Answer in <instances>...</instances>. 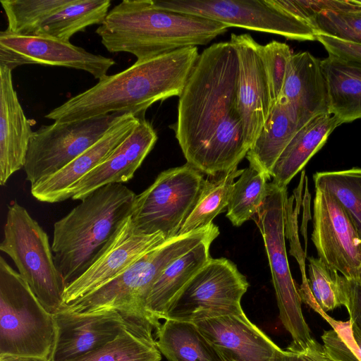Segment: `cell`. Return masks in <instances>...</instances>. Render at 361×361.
<instances>
[{
    "mask_svg": "<svg viewBox=\"0 0 361 361\" xmlns=\"http://www.w3.org/2000/svg\"><path fill=\"white\" fill-rule=\"evenodd\" d=\"M311 24L317 33L361 44V5L354 0L319 12Z\"/></svg>",
    "mask_w": 361,
    "mask_h": 361,
    "instance_id": "836d02e7",
    "label": "cell"
},
{
    "mask_svg": "<svg viewBox=\"0 0 361 361\" xmlns=\"http://www.w3.org/2000/svg\"><path fill=\"white\" fill-rule=\"evenodd\" d=\"M135 196L123 183L109 184L54 223V259L67 285L89 267L131 215Z\"/></svg>",
    "mask_w": 361,
    "mask_h": 361,
    "instance_id": "5b68a950",
    "label": "cell"
},
{
    "mask_svg": "<svg viewBox=\"0 0 361 361\" xmlns=\"http://www.w3.org/2000/svg\"><path fill=\"white\" fill-rule=\"evenodd\" d=\"M124 114L42 126L28 145L23 167L26 180L32 185L60 171L101 139Z\"/></svg>",
    "mask_w": 361,
    "mask_h": 361,
    "instance_id": "7c38bea8",
    "label": "cell"
},
{
    "mask_svg": "<svg viewBox=\"0 0 361 361\" xmlns=\"http://www.w3.org/2000/svg\"><path fill=\"white\" fill-rule=\"evenodd\" d=\"M315 187L332 193L345 208L361 237V168L317 172Z\"/></svg>",
    "mask_w": 361,
    "mask_h": 361,
    "instance_id": "4dcf8cb0",
    "label": "cell"
},
{
    "mask_svg": "<svg viewBox=\"0 0 361 361\" xmlns=\"http://www.w3.org/2000/svg\"><path fill=\"white\" fill-rule=\"evenodd\" d=\"M307 286L316 302L312 308L318 312L331 311L342 305L339 273L329 267L319 257H308Z\"/></svg>",
    "mask_w": 361,
    "mask_h": 361,
    "instance_id": "e575fe53",
    "label": "cell"
},
{
    "mask_svg": "<svg viewBox=\"0 0 361 361\" xmlns=\"http://www.w3.org/2000/svg\"><path fill=\"white\" fill-rule=\"evenodd\" d=\"M310 361H334L325 352L323 345L313 339L310 344Z\"/></svg>",
    "mask_w": 361,
    "mask_h": 361,
    "instance_id": "60d3db41",
    "label": "cell"
},
{
    "mask_svg": "<svg viewBox=\"0 0 361 361\" xmlns=\"http://www.w3.org/2000/svg\"><path fill=\"white\" fill-rule=\"evenodd\" d=\"M300 128L288 104L279 98L246 154L250 166L271 178L276 161Z\"/></svg>",
    "mask_w": 361,
    "mask_h": 361,
    "instance_id": "d4e9b609",
    "label": "cell"
},
{
    "mask_svg": "<svg viewBox=\"0 0 361 361\" xmlns=\"http://www.w3.org/2000/svg\"><path fill=\"white\" fill-rule=\"evenodd\" d=\"M25 64L63 66L82 70L98 80L116 64L113 59L90 53L70 42L39 35L0 32V65L10 69Z\"/></svg>",
    "mask_w": 361,
    "mask_h": 361,
    "instance_id": "5bb4252c",
    "label": "cell"
},
{
    "mask_svg": "<svg viewBox=\"0 0 361 361\" xmlns=\"http://www.w3.org/2000/svg\"><path fill=\"white\" fill-rule=\"evenodd\" d=\"M273 361H294V353L288 348H280L276 352Z\"/></svg>",
    "mask_w": 361,
    "mask_h": 361,
    "instance_id": "7bdbcfd3",
    "label": "cell"
},
{
    "mask_svg": "<svg viewBox=\"0 0 361 361\" xmlns=\"http://www.w3.org/2000/svg\"><path fill=\"white\" fill-rule=\"evenodd\" d=\"M71 0H1L6 14L7 31L17 35H33L51 16Z\"/></svg>",
    "mask_w": 361,
    "mask_h": 361,
    "instance_id": "1f68e13d",
    "label": "cell"
},
{
    "mask_svg": "<svg viewBox=\"0 0 361 361\" xmlns=\"http://www.w3.org/2000/svg\"><path fill=\"white\" fill-rule=\"evenodd\" d=\"M341 303L348 310L350 319L361 331V280L339 276Z\"/></svg>",
    "mask_w": 361,
    "mask_h": 361,
    "instance_id": "74e56055",
    "label": "cell"
},
{
    "mask_svg": "<svg viewBox=\"0 0 361 361\" xmlns=\"http://www.w3.org/2000/svg\"><path fill=\"white\" fill-rule=\"evenodd\" d=\"M0 250L11 258L48 312L54 314L65 307L67 284L54 262L48 235L16 201L8 205Z\"/></svg>",
    "mask_w": 361,
    "mask_h": 361,
    "instance_id": "8992f818",
    "label": "cell"
},
{
    "mask_svg": "<svg viewBox=\"0 0 361 361\" xmlns=\"http://www.w3.org/2000/svg\"><path fill=\"white\" fill-rule=\"evenodd\" d=\"M238 72L232 43H214L200 54L178 97L176 137L187 163L209 176L237 168L250 147L237 106Z\"/></svg>",
    "mask_w": 361,
    "mask_h": 361,
    "instance_id": "6da1fadb",
    "label": "cell"
},
{
    "mask_svg": "<svg viewBox=\"0 0 361 361\" xmlns=\"http://www.w3.org/2000/svg\"><path fill=\"white\" fill-rule=\"evenodd\" d=\"M156 344L126 330L114 341L68 361H160Z\"/></svg>",
    "mask_w": 361,
    "mask_h": 361,
    "instance_id": "d6a6232c",
    "label": "cell"
},
{
    "mask_svg": "<svg viewBox=\"0 0 361 361\" xmlns=\"http://www.w3.org/2000/svg\"><path fill=\"white\" fill-rule=\"evenodd\" d=\"M215 237L199 243L173 260L153 284L147 300V310L157 329L177 295L211 258L209 248Z\"/></svg>",
    "mask_w": 361,
    "mask_h": 361,
    "instance_id": "603a6c76",
    "label": "cell"
},
{
    "mask_svg": "<svg viewBox=\"0 0 361 361\" xmlns=\"http://www.w3.org/2000/svg\"><path fill=\"white\" fill-rule=\"evenodd\" d=\"M155 333L157 348L167 361H226L194 323L165 319Z\"/></svg>",
    "mask_w": 361,
    "mask_h": 361,
    "instance_id": "4316f807",
    "label": "cell"
},
{
    "mask_svg": "<svg viewBox=\"0 0 361 361\" xmlns=\"http://www.w3.org/2000/svg\"><path fill=\"white\" fill-rule=\"evenodd\" d=\"M200 54L188 47L136 61L53 109L45 117L67 123L114 113L145 115L154 103L181 94Z\"/></svg>",
    "mask_w": 361,
    "mask_h": 361,
    "instance_id": "7a4b0ae2",
    "label": "cell"
},
{
    "mask_svg": "<svg viewBox=\"0 0 361 361\" xmlns=\"http://www.w3.org/2000/svg\"><path fill=\"white\" fill-rule=\"evenodd\" d=\"M166 240L161 233L147 235L141 232L129 216L89 267L67 285L63 296L65 306L116 278Z\"/></svg>",
    "mask_w": 361,
    "mask_h": 361,
    "instance_id": "9a60e30c",
    "label": "cell"
},
{
    "mask_svg": "<svg viewBox=\"0 0 361 361\" xmlns=\"http://www.w3.org/2000/svg\"><path fill=\"white\" fill-rule=\"evenodd\" d=\"M287 189L274 182L268 183L267 195L253 219L267 254L279 310V319L292 337L289 345L304 350L313 338L304 318L300 291L292 277L285 243Z\"/></svg>",
    "mask_w": 361,
    "mask_h": 361,
    "instance_id": "ba28073f",
    "label": "cell"
},
{
    "mask_svg": "<svg viewBox=\"0 0 361 361\" xmlns=\"http://www.w3.org/2000/svg\"><path fill=\"white\" fill-rule=\"evenodd\" d=\"M229 28L201 16L162 10L152 0H123L96 30L106 49L137 61L188 47L207 45Z\"/></svg>",
    "mask_w": 361,
    "mask_h": 361,
    "instance_id": "3957f363",
    "label": "cell"
},
{
    "mask_svg": "<svg viewBox=\"0 0 361 361\" xmlns=\"http://www.w3.org/2000/svg\"><path fill=\"white\" fill-rule=\"evenodd\" d=\"M54 314L28 284L0 257V355L32 356L50 361L55 341Z\"/></svg>",
    "mask_w": 361,
    "mask_h": 361,
    "instance_id": "52a82bcc",
    "label": "cell"
},
{
    "mask_svg": "<svg viewBox=\"0 0 361 361\" xmlns=\"http://www.w3.org/2000/svg\"><path fill=\"white\" fill-rule=\"evenodd\" d=\"M12 70L0 65V184L24 167L33 133L14 90Z\"/></svg>",
    "mask_w": 361,
    "mask_h": 361,
    "instance_id": "7402d4cb",
    "label": "cell"
},
{
    "mask_svg": "<svg viewBox=\"0 0 361 361\" xmlns=\"http://www.w3.org/2000/svg\"><path fill=\"white\" fill-rule=\"evenodd\" d=\"M262 52L275 104L281 94L288 63L293 54L288 44L275 40L262 45Z\"/></svg>",
    "mask_w": 361,
    "mask_h": 361,
    "instance_id": "8d00e7d4",
    "label": "cell"
},
{
    "mask_svg": "<svg viewBox=\"0 0 361 361\" xmlns=\"http://www.w3.org/2000/svg\"><path fill=\"white\" fill-rule=\"evenodd\" d=\"M219 234L218 226L212 223L197 231L168 239L142 255L118 276L64 308L78 313L116 311L136 335L156 344L153 331L157 327L147 310V300L153 284L173 260Z\"/></svg>",
    "mask_w": 361,
    "mask_h": 361,
    "instance_id": "277c9868",
    "label": "cell"
},
{
    "mask_svg": "<svg viewBox=\"0 0 361 361\" xmlns=\"http://www.w3.org/2000/svg\"><path fill=\"white\" fill-rule=\"evenodd\" d=\"M243 171L235 168L206 178L199 199L178 235L211 224L213 219L227 207L234 179L239 177Z\"/></svg>",
    "mask_w": 361,
    "mask_h": 361,
    "instance_id": "f1b7e54d",
    "label": "cell"
},
{
    "mask_svg": "<svg viewBox=\"0 0 361 361\" xmlns=\"http://www.w3.org/2000/svg\"><path fill=\"white\" fill-rule=\"evenodd\" d=\"M352 330L354 339L361 350V331L352 323Z\"/></svg>",
    "mask_w": 361,
    "mask_h": 361,
    "instance_id": "ee69618b",
    "label": "cell"
},
{
    "mask_svg": "<svg viewBox=\"0 0 361 361\" xmlns=\"http://www.w3.org/2000/svg\"><path fill=\"white\" fill-rule=\"evenodd\" d=\"M230 42L236 49L238 59L237 106L250 147L268 119L274 103L262 56V45L247 34H232Z\"/></svg>",
    "mask_w": 361,
    "mask_h": 361,
    "instance_id": "2e32d148",
    "label": "cell"
},
{
    "mask_svg": "<svg viewBox=\"0 0 361 361\" xmlns=\"http://www.w3.org/2000/svg\"><path fill=\"white\" fill-rule=\"evenodd\" d=\"M340 125L338 120L332 114H324L315 116L302 126L274 166L270 173L272 182L287 187Z\"/></svg>",
    "mask_w": 361,
    "mask_h": 361,
    "instance_id": "cb8c5ba5",
    "label": "cell"
},
{
    "mask_svg": "<svg viewBox=\"0 0 361 361\" xmlns=\"http://www.w3.org/2000/svg\"><path fill=\"white\" fill-rule=\"evenodd\" d=\"M194 324L226 361H273L281 348L245 312Z\"/></svg>",
    "mask_w": 361,
    "mask_h": 361,
    "instance_id": "ffe728a7",
    "label": "cell"
},
{
    "mask_svg": "<svg viewBox=\"0 0 361 361\" xmlns=\"http://www.w3.org/2000/svg\"><path fill=\"white\" fill-rule=\"evenodd\" d=\"M329 113L341 124L361 118V66L329 56L321 60Z\"/></svg>",
    "mask_w": 361,
    "mask_h": 361,
    "instance_id": "484cf974",
    "label": "cell"
},
{
    "mask_svg": "<svg viewBox=\"0 0 361 361\" xmlns=\"http://www.w3.org/2000/svg\"><path fill=\"white\" fill-rule=\"evenodd\" d=\"M293 111L300 128L312 118L329 113V97L321 60L308 51L293 54L279 98Z\"/></svg>",
    "mask_w": 361,
    "mask_h": 361,
    "instance_id": "44dd1931",
    "label": "cell"
},
{
    "mask_svg": "<svg viewBox=\"0 0 361 361\" xmlns=\"http://www.w3.org/2000/svg\"><path fill=\"white\" fill-rule=\"evenodd\" d=\"M204 181L203 173L188 163L161 172L135 197L131 213L135 226L147 235L161 233L167 240L177 236Z\"/></svg>",
    "mask_w": 361,
    "mask_h": 361,
    "instance_id": "9c48e42d",
    "label": "cell"
},
{
    "mask_svg": "<svg viewBox=\"0 0 361 361\" xmlns=\"http://www.w3.org/2000/svg\"><path fill=\"white\" fill-rule=\"evenodd\" d=\"M159 9L198 16L230 27L316 40L315 28L278 6L274 0H152Z\"/></svg>",
    "mask_w": 361,
    "mask_h": 361,
    "instance_id": "30bf717a",
    "label": "cell"
},
{
    "mask_svg": "<svg viewBox=\"0 0 361 361\" xmlns=\"http://www.w3.org/2000/svg\"><path fill=\"white\" fill-rule=\"evenodd\" d=\"M248 286L231 260L210 258L175 298L165 319L195 323L240 314L244 312L241 299Z\"/></svg>",
    "mask_w": 361,
    "mask_h": 361,
    "instance_id": "8fae6325",
    "label": "cell"
},
{
    "mask_svg": "<svg viewBox=\"0 0 361 361\" xmlns=\"http://www.w3.org/2000/svg\"><path fill=\"white\" fill-rule=\"evenodd\" d=\"M0 361H49L42 358L32 356H21L8 354L0 355Z\"/></svg>",
    "mask_w": 361,
    "mask_h": 361,
    "instance_id": "b9f144b4",
    "label": "cell"
},
{
    "mask_svg": "<svg viewBox=\"0 0 361 361\" xmlns=\"http://www.w3.org/2000/svg\"><path fill=\"white\" fill-rule=\"evenodd\" d=\"M276 4L293 16L309 23L319 12L338 6L341 0L326 1H277Z\"/></svg>",
    "mask_w": 361,
    "mask_h": 361,
    "instance_id": "ab89813d",
    "label": "cell"
},
{
    "mask_svg": "<svg viewBox=\"0 0 361 361\" xmlns=\"http://www.w3.org/2000/svg\"><path fill=\"white\" fill-rule=\"evenodd\" d=\"M110 6L109 0H71L47 19L33 35L70 42L73 35L88 26L102 24Z\"/></svg>",
    "mask_w": 361,
    "mask_h": 361,
    "instance_id": "83f0119b",
    "label": "cell"
},
{
    "mask_svg": "<svg viewBox=\"0 0 361 361\" xmlns=\"http://www.w3.org/2000/svg\"><path fill=\"white\" fill-rule=\"evenodd\" d=\"M269 179L252 166L243 169L233 185L227 206L226 216L233 225L240 226L257 214L267 195Z\"/></svg>",
    "mask_w": 361,
    "mask_h": 361,
    "instance_id": "f546056e",
    "label": "cell"
},
{
    "mask_svg": "<svg viewBox=\"0 0 361 361\" xmlns=\"http://www.w3.org/2000/svg\"><path fill=\"white\" fill-rule=\"evenodd\" d=\"M141 116L131 113L124 114L101 139L68 165L32 185V195L38 201L47 203L68 199L71 188L111 154L133 131Z\"/></svg>",
    "mask_w": 361,
    "mask_h": 361,
    "instance_id": "ac0fdd59",
    "label": "cell"
},
{
    "mask_svg": "<svg viewBox=\"0 0 361 361\" xmlns=\"http://www.w3.org/2000/svg\"><path fill=\"white\" fill-rule=\"evenodd\" d=\"M157 140L155 130L142 116L133 131L111 154L71 188L69 198L81 200L101 187L128 181Z\"/></svg>",
    "mask_w": 361,
    "mask_h": 361,
    "instance_id": "d6986e66",
    "label": "cell"
},
{
    "mask_svg": "<svg viewBox=\"0 0 361 361\" xmlns=\"http://www.w3.org/2000/svg\"><path fill=\"white\" fill-rule=\"evenodd\" d=\"M316 40L324 46L329 56L361 66V44L321 33L317 34Z\"/></svg>",
    "mask_w": 361,
    "mask_h": 361,
    "instance_id": "f35d334b",
    "label": "cell"
},
{
    "mask_svg": "<svg viewBox=\"0 0 361 361\" xmlns=\"http://www.w3.org/2000/svg\"><path fill=\"white\" fill-rule=\"evenodd\" d=\"M332 326L322 336L323 348L334 361H361V350L354 339L352 322L335 320L320 314Z\"/></svg>",
    "mask_w": 361,
    "mask_h": 361,
    "instance_id": "d590c367",
    "label": "cell"
},
{
    "mask_svg": "<svg viewBox=\"0 0 361 361\" xmlns=\"http://www.w3.org/2000/svg\"><path fill=\"white\" fill-rule=\"evenodd\" d=\"M54 317L55 341L50 361L70 360L106 345L126 330L134 333L113 310L78 313L63 308Z\"/></svg>",
    "mask_w": 361,
    "mask_h": 361,
    "instance_id": "e0dca14e",
    "label": "cell"
},
{
    "mask_svg": "<svg viewBox=\"0 0 361 361\" xmlns=\"http://www.w3.org/2000/svg\"><path fill=\"white\" fill-rule=\"evenodd\" d=\"M312 240L318 257L348 279L361 280V237L329 191L315 187Z\"/></svg>",
    "mask_w": 361,
    "mask_h": 361,
    "instance_id": "4fadbf2b",
    "label": "cell"
},
{
    "mask_svg": "<svg viewBox=\"0 0 361 361\" xmlns=\"http://www.w3.org/2000/svg\"><path fill=\"white\" fill-rule=\"evenodd\" d=\"M354 1H355V3H357V4L361 5V0H354Z\"/></svg>",
    "mask_w": 361,
    "mask_h": 361,
    "instance_id": "f6af8a7d",
    "label": "cell"
}]
</instances>
